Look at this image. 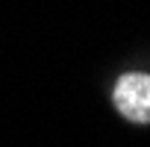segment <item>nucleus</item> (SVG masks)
Returning <instances> with one entry per match:
<instances>
[{
  "mask_svg": "<svg viewBox=\"0 0 150 147\" xmlns=\"http://www.w3.org/2000/svg\"><path fill=\"white\" fill-rule=\"evenodd\" d=\"M115 106L124 118L135 124H150V77L124 74L115 86Z\"/></svg>",
  "mask_w": 150,
  "mask_h": 147,
  "instance_id": "nucleus-1",
  "label": "nucleus"
}]
</instances>
